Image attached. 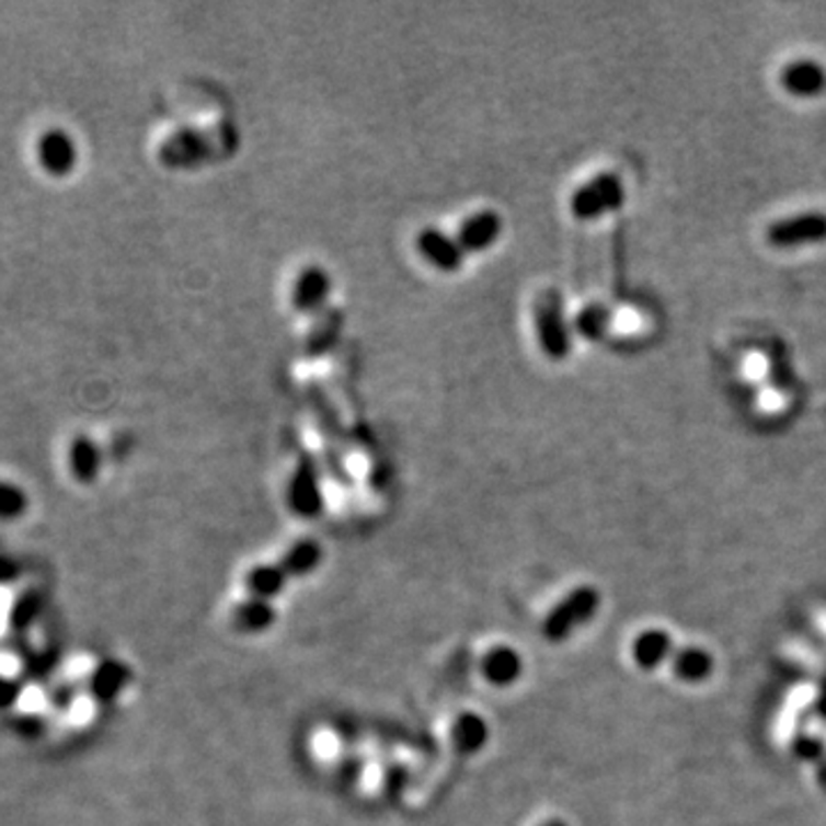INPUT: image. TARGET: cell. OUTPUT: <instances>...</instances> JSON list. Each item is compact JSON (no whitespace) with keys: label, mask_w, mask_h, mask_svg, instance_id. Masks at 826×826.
Masks as SVG:
<instances>
[{"label":"cell","mask_w":826,"mask_h":826,"mask_svg":"<svg viewBox=\"0 0 826 826\" xmlns=\"http://www.w3.org/2000/svg\"><path fill=\"white\" fill-rule=\"evenodd\" d=\"M237 131L232 127H214L207 131L182 129L168 136L159 148V161L165 168L188 170L203 163L223 159L237 148Z\"/></svg>","instance_id":"obj_1"},{"label":"cell","mask_w":826,"mask_h":826,"mask_svg":"<svg viewBox=\"0 0 826 826\" xmlns=\"http://www.w3.org/2000/svg\"><path fill=\"white\" fill-rule=\"evenodd\" d=\"M532 320L542 354L549 360H565L572 354L574 329L567 322L561 291L553 287L542 289L532 303Z\"/></svg>","instance_id":"obj_2"},{"label":"cell","mask_w":826,"mask_h":826,"mask_svg":"<svg viewBox=\"0 0 826 826\" xmlns=\"http://www.w3.org/2000/svg\"><path fill=\"white\" fill-rule=\"evenodd\" d=\"M601 597L593 586H581L572 590L565 599L555 604V609L542 622V634L551 643L570 639L576 629L586 627L599 611Z\"/></svg>","instance_id":"obj_3"},{"label":"cell","mask_w":826,"mask_h":826,"mask_svg":"<svg viewBox=\"0 0 826 826\" xmlns=\"http://www.w3.org/2000/svg\"><path fill=\"white\" fill-rule=\"evenodd\" d=\"M627 200V188L616 173H599L581 184L570 200V209L578 221H597L601 216H609L622 209Z\"/></svg>","instance_id":"obj_4"},{"label":"cell","mask_w":826,"mask_h":826,"mask_svg":"<svg viewBox=\"0 0 826 826\" xmlns=\"http://www.w3.org/2000/svg\"><path fill=\"white\" fill-rule=\"evenodd\" d=\"M767 244L779 251H794L826 244V211H799L773 221L765 232Z\"/></svg>","instance_id":"obj_5"},{"label":"cell","mask_w":826,"mask_h":826,"mask_svg":"<svg viewBox=\"0 0 826 826\" xmlns=\"http://www.w3.org/2000/svg\"><path fill=\"white\" fill-rule=\"evenodd\" d=\"M287 505L301 519H314L324 509L322 475L312 457H301L287 482Z\"/></svg>","instance_id":"obj_6"},{"label":"cell","mask_w":826,"mask_h":826,"mask_svg":"<svg viewBox=\"0 0 826 826\" xmlns=\"http://www.w3.org/2000/svg\"><path fill=\"white\" fill-rule=\"evenodd\" d=\"M416 251L427 264H432L434 269H439L444 274L459 272L467 257L464 249L459 246L457 237L439 228H423L416 234Z\"/></svg>","instance_id":"obj_7"},{"label":"cell","mask_w":826,"mask_h":826,"mask_svg":"<svg viewBox=\"0 0 826 826\" xmlns=\"http://www.w3.org/2000/svg\"><path fill=\"white\" fill-rule=\"evenodd\" d=\"M333 291V278L320 264H310L291 285V306L303 314H320Z\"/></svg>","instance_id":"obj_8"},{"label":"cell","mask_w":826,"mask_h":826,"mask_svg":"<svg viewBox=\"0 0 826 826\" xmlns=\"http://www.w3.org/2000/svg\"><path fill=\"white\" fill-rule=\"evenodd\" d=\"M37 157L46 175L67 177L79 163V148L67 131L48 129L37 142Z\"/></svg>","instance_id":"obj_9"},{"label":"cell","mask_w":826,"mask_h":826,"mask_svg":"<svg viewBox=\"0 0 826 826\" xmlns=\"http://www.w3.org/2000/svg\"><path fill=\"white\" fill-rule=\"evenodd\" d=\"M501 234H503L501 214L492 209H480L461 221L455 237L459 241V246L464 249V253H484L496 244Z\"/></svg>","instance_id":"obj_10"},{"label":"cell","mask_w":826,"mask_h":826,"mask_svg":"<svg viewBox=\"0 0 826 826\" xmlns=\"http://www.w3.org/2000/svg\"><path fill=\"white\" fill-rule=\"evenodd\" d=\"M781 85L796 100H817L826 90V69L813 58H799L781 69Z\"/></svg>","instance_id":"obj_11"},{"label":"cell","mask_w":826,"mask_h":826,"mask_svg":"<svg viewBox=\"0 0 826 826\" xmlns=\"http://www.w3.org/2000/svg\"><path fill=\"white\" fill-rule=\"evenodd\" d=\"M480 670L492 687L507 689V687H513V685L519 682V677L524 673V659H521V654L517 650L507 647V645H498V647H492L487 654H484Z\"/></svg>","instance_id":"obj_12"},{"label":"cell","mask_w":826,"mask_h":826,"mask_svg":"<svg viewBox=\"0 0 826 826\" xmlns=\"http://www.w3.org/2000/svg\"><path fill=\"white\" fill-rule=\"evenodd\" d=\"M450 742L461 756H475L490 742V723L475 712L459 714L450 727Z\"/></svg>","instance_id":"obj_13"},{"label":"cell","mask_w":826,"mask_h":826,"mask_svg":"<svg viewBox=\"0 0 826 826\" xmlns=\"http://www.w3.org/2000/svg\"><path fill=\"white\" fill-rule=\"evenodd\" d=\"M131 682V668L117 659H108L94 668L90 677V696L96 702H113Z\"/></svg>","instance_id":"obj_14"},{"label":"cell","mask_w":826,"mask_h":826,"mask_svg":"<svg viewBox=\"0 0 826 826\" xmlns=\"http://www.w3.org/2000/svg\"><path fill=\"white\" fill-rule=\"evenodd\" d=\"M67 461H69L71 475H74L81 484H92L96 478H100L102 450L90 439V436L79 434L71 439L69 450H67Z\"/></svg>","instance_id":"obj_15"},{"label":"cell","mask_w":826,"mask_h":826,"mask_svg":"<svg viewBox=\"0 0 826 826\" xmlns=\"http://www.w3.org/2000/svg\"><path fill=\"white\" fill-rule=\"evenodd\" d=\"M276 622V609L272 601L249 597L232 609V624L241 634H264Z\"/></svg>","instance_id":"obj_16"},{"label":"cell","mask_w":826,"mask_h":826,"mask_svg":"<svg viewBox=\"0 0 826 826\" xmlns=\"http://www.w3.org/2000/svg\"><path fill=\"white\" fill-rule=\"evenodd\" d=\"M631 654H634V662L639 668L654 670L673 654V639L662 629H647L636 636Z\"/></svg>","instance_id":"obj_17"},{"label":"cell","mask_w":826,"mask_h":826,"mask_svg":"<svg viewBox=\"0 0 826 826\" xmlns=\"http://www.w3.org/2000/svg\"><path fill=\"white\" fill-rule=\"evenodd\" d=\"M322 561H324V549L320 542L299 540L283 553L278 565L289 578H303L318 570Z\"/></svg>","instance_id":"obj_18"},{"label":"cell","mask_w":826,"mask_h":826,"mask_svg":"<svg viewBox=\"0 0 826 826\" xmlns=\"http://www.w3.org/2000/svg\"><path fill=\"white\" fill-rule=\"evenodd\" d=\"M673 673L682 682L698 685L704 682L714 673V659L708 650L702 647H682L673 654Z\"/></svg>","instance_id":"obj_19"},{"label":"cell","mask_w":826,"mask_h":826,"mask_svg":"<svg viewBox=\"0 0 826 826\" xmlns=\"http://www.w3.org/2000/svg\"><path fill=\"white\" fill-rule=\"evenodd\" d=\"M287 574L283 572V567L278 563H266V565H255L249 574H246V590H249V597H257V599H264V601H272L274 597L283 595L285 586H287Z\"/></svg>","instance_id":"obj_20"},{"label":"cell","mask_w":826,"mask_h":826,"mask_svg":"<svg viewBox=\"0 0 826 826\" xmlns=\"http://www.w3.org/2000/svg\"><path fill=\"white\" fill-rule=\"evenodd\" d=\"M611 324H613V312L601 303H590V306H583L576 312L572 329L578 337L588 340V343H599V340L611 331Z\"/></svg>","instance_id":"obj_21"},{"label":"cell","mask_w":826,"mask_h":826,"mask_svg":"<svg viewBox=\"0 0 826 826\" xmlns=\"http://www.w3.org/2000/svg\"><path fill=\"white\" fill-rule=\"evenodd\" d=\"M340 329H343V314L337 310H322L318 326H314V331L308 337V354L320 356L329 352L335 345Z\"/></svg>","instance_id":"obj_22"},{"label":"cell","mask_w":826,"mask_h":826,"mask_svg":"<svg viewBox=\"0 0 826 826\" xmlns=\"http://www.w3.org/2000/svg\"><path fill=\"white\" fill-rule=\"evenodd\" d=\"M28 509V494L12 482L0 480V521H14Z\"/></svg>","instance_id":"obj_23"},{"label":"cell","mask_w":826,"mask_h":826,"mask_svg":"<svg viewBox=\"0 0 826 826\" xmlns=\"http://www.w3.org/2000/svg\"><path fill=\"white\" fill-rule=\"evenodd\" d=\"M37 611H39V599L37 597H33V595L21 597L14 606V611H12V627H16V629L26 627L37 616Z\"/></svg>","instance_id":"obj_24"},{"label":"cell","mask_w":826,"mask_h":826,"mask_svg":"<svg viewBox=\"0 0 826 826\" xmlns=\"http://www.w3.org/2000/svg\"><path fill=\"white\" fill-rule=\"evenodd\" d=\"M16 693H19V687L10 682V679L0 677V708H8V704H12L16 700Z\"/></svg>","instance_id":"obj_25"},{"label":"cell","mask_w":826,"mask_h":826,"mask_svg":"<svg viewBox=\"0 0 826 826\" xmlns=\"http://www.w3.org/2000/svg\"><path fill=\"white\" fill-rule=\"evenodd\" d=\"M16 565L12 561H8V558H0V581H10L16 576Z\"/></svg>","instance_id":"obj_26"},{"label":"cell","mask_w":826,"mask_h":826,"mask_svg":"<svg viewBox=\"0 0 826 826\" xmlns=\"http://www.w3.org/2000/svg\"><path fill=\"white\" fill-rule=\"evenodd\" d=\"M540 826H567L563 819H547V822H542Z\"/></svg>","instance_id":"obj_27"}]
</instances>
